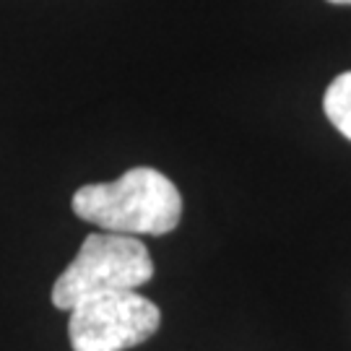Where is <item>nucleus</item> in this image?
<instances>
[{
	"label": "nucleus",
	"instance_id": "f257e3e1",
	"mask_svg": "<svg viewBox=\"0 0 351 351\" xmlns=\"http://www.w3.org/2000/svg\"><path fill=\"white\" fill-rule=\"evenodd\" d=\"M73 213L101 232L117 234H167L182 219L177 185L151 167H136L114 182H94L75 190Z\"/></svg>",
	"mask_w": 351,
	"mask_h": 351
},
{
	"label": "nucleus",
	"instance_id": "f03ea898",
	"mask_svg": "<svg viewBox=\"0 0 351 351\" xmlns=\"http://www.w3.org/2000/svg\"><path fill=\"white\" fill-rule=\"evenodd\" d=\"M154 276L149 247L141 239L117 232L88 234L71 265L52 287V304L73 310L81 300L101 291L138 289Z\"/></svg>",
	"mask_w": 351,
	"mask_h": 351
},
{
	"label": "nucleus",
	"instance_id": "7ed1b4c3",
	"mask_svg": "<svg viewBox=\"0 0 351 351\" xmlns=\"http://www.w3.org/2000/svg\"><path fill=\"white\" fill-rule=\"evenodd\" d=\"M162 326V310L136 289L101 291L71 310L68 339L73 351H125L149 341Z\"/></svg>",
	"mask_w": 351,
	"mask_h": 351
},
{
	"label": "nucleus",
	"instance_id": "20e7f679",
	"mask_svg": "<svg viewBox=\"0 0 351 351\" xmlns=\"http://www.w3.org/2000/svg\"><path fill=\"white\" fill-rule=\"evenodd\" d=\"M323 110L343 138L351 141V71L336 75L326 88Z\"/></svg>",
	"mask_w": 351,
	"mask_h": 351
},
{
	"label": "nucleus",
	"instance_id": "39448f33",
	"mask_svg": "<svg viewBox=\"0 0 351 351\" xmlns=\"http://www.w3.org/2000/svg\"><path fill=\"white\" fill-rule=\"evenodd\" d=\"M328 3H336V5H351V0H328Z\"/></svg>",
	"mask_w": 351,
	"mask_h": 351
}]
</instances>
